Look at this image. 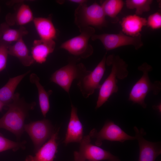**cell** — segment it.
Segmentation results:
<instances>
[{"label":"cell","mask_w":161,"mask_h":161,"mask_svg":"<svg viewBox=\"0 0 161 161\" xmlns=\"http://www.w3.org/2000/svg\"><path fill=\"white\" fill-rule=\"evenodd\" d=\"M35 105V102L27 103L18 93H15L12 102L7 106V111L0 118V129L10 131L20 139L24 131L25 118Z\"/></svg>","instance_id":"1"},{"label":"cell","mask_w":161,"mask_h":161,"mask_svg":"<svg viewBox=\"0 0 161 161\" xmlns=\"http://www.w3.org/2000/svg\"><path fill=\"white\" fill-rule=\"evenodd\" d=\"M106 64L112 66L111 72L101 85L95 106L97 109L102 106L113 93L118 90L117 79H123L127 77L129 74L128 64L119 56L112 54L106 58Z\"/></svg>","instance_id":"2"},{"label":"cell","mask_w":161,"mask_h":161,"mask_svg":"<svg viewBox=\"0 0 161 161\" xmlns=\"http://www.w3.org/2000/svg\"><path fill=\"white\" fill-rule=\"evenodd\" d=\"M152 67L146 63L139 66L138 69L143 72L140 78L132 87L129 93V100L140 105L145 109L147 104L145 100L148 93L152 92L155 95H158L161 90V83L159 80L151 82L149 72L152 70Z\"/></svg>","instance_id":"3"},{"label":"cell","mask_w":161,"mask_h":161,"mask_svg":"<svg viewBox=\"0 0 161 161\" xmlns=\"http://www.w3.org/2000/svg\"><path fill=\"white\" fill-rule=\"evenodd\" d=\"M74 16L75 22L80 31L88 27L100 29L107 25L102 8L96 2L89 5L86 3L79 4L75 10Z\"/></svg>","instance_id":"4"},{"label":"cell","mask_w":161,"mask_h":161,"mask_svg":"<svg viewBox=\"0 0 161 161\" xmlns=\"http://www.w3.org/2000/svg\"><path fill=\"white\" fill-rule=\"evenodd\" d=\"M80 59L75 57L65 66L55 71L50 78L51 81L57 84L69 94L73 81L77 80L87 74L89 70L79 63Z\"/></svg>","instance_id":"5"},{"label":"cell","mask_w":161,"mask_h":161,"mask_svg":"<svg viewBox=\"0 0 161 161\" xmlns=\"http://www.w3.org/2000/svg\"><path fill=\"white\" fill-rule=\"evenodd\" d=\"M79 35L63 43L60 48L67 51L75 57L86 59L93 53V47L89 43V39L95 34V30L92 27H88L80 31Z\"/></svg>","instance_id":"6"},{"label":"cell","mask_w":161,"mask_h":161,"mask_svg":"<svg viewBox=\"0 0 161 161\" xmlns=\"http://www.w3.org/2000/svg\"><path fill=\"white\" fill-rule=\"evenodd\" d=\"M78 151L74 153L73 161H120L118 157L91 143L89 135L83 136Z\"/></svg>","instance_id":"7"},{"label":"cell","mask_w":161,"mask_h":161,"mask_svg":"<svg viewBox=\"0 0 161 161\" xmlns=\"http://www.w3.org/2000/svg\"><path fill=\"white\" fill-rule=\"evenodd\" d=\"M91 39L93 41L100 40L107 51L128 45H131L135 49L138 50L143 45L141 34L137 36H131L122 31L117 34H95Z\"/></svg>","instance_id":"8"},{"label":"cell","mask_w":161,"mask_h":161,"mask_svg":"<svg viewBox=\"0 0 161 161\" xmlns=\"http://www.w3.org/2000/svg\"><path fill=\"white\" fill-rule=\"evenodd\" d=\"M106 52L101 60L92 71H90L78 80L77 86L84 98H88L94 93L96 89L100 88V82L106 70Z\"/></svg>","instance_id":"9"},{"label":"cell","mask_w":161,"mask_h":161,"mask_svg":"<svg viewBox=\"0 0 161 161\" xmlns=\"http://www.w3.org/2000/svg\"><path fill=\"white\" fill-rule=\"evenodd\" d=\"M89 135L91 138L96 139L95 144L98 146L101 145L104 140L123 142L126 140H136L135 136L128 135L111 121L106 122L99 131L95 129H92Z\"/></svg>","instance_id":"10"},{"label":"cell","mask_w":161,"mask_h":161,"mask_svg":"<svg viewBox=\"0 0 161 161\" xmlns=\"http://www.w3.org/2000/svg\"><path fill=\"white\" fill-rule=\"evenodd\" d=\"M24 129L32 142L35 153L55 132L50 122L46 119L25 124Z\"/></svg>","instance_id":"11"},{"label":"cell","mask_w":161,"mask_h":161,"mask_svg":"<svg viewBox=\"0 0 161 161\" xmlns=\"http://www.w3.org/2000/svg\"><path fill=\"white\" fill-rule=\"evenodd\" d=\"M135 137L139 147L138 161H155L161 153V144L160 142H153L147 140L144 138L146 133L143 128L139 129L134 126Z\"/></svg>","instance_id":"12"},{"label":"cell","mask_w":161,"mask_h":161,"mask_svg":"<svg viewBox=\"0 0 161 161\" xmlns=\"http://www.w3.org/2000/svg\"><path fill=\"white\" fill-rule=\"evenodd\" d=\"M58 131V129L55 131L48 141L35 153L34 156H28L24 161H54L57 152Z\"/></svg>","instance_id":"13"},{"label":"cell","mask_w":161,"mask_h":161,"mask_svg":"<svg viewBox=\"0 0 161 161\" xmlns=\"http://www.w3.org/2000/svg\"><path fill=\"white\" fill-rule=\"evenodd\" d=\"M70 117L64 143L66 145L71 143H80L83 136V129L77 114V109L72 103Z\"/></svg>","instance_id":"14"},{"label":"cell","mask_w":161,"mask_h":161,"mask_svg":"<svg viewBox=\"0 0 161 161\" xmlns=\"http://www.w3.org/2000/svg\"><path fill=\"white\" fill-rule=\"evenodd\" d=\"M56 44L54 40H35L31 49V55L35 62L42 64L54 51Z\"/></svg>","instance_id":"15"},{"label":"cell","mask_w":161,"mask_h":161,"mask_svg":"<svg viewBox=\"0 0 161 161\" xmlns=\"http://www.w3.org/2000/svg\"><path fill=\"white\" fill-rule=\"evenodd\" d=\"M147 19L136 15H129L123 17L120 24L122 32L127 35L137 36L141 34L143 27L147 25Z\"/></svg>","instance_id":"16"},{"label":"cell","mask_w":161,"mask_h":161,"mask_svg":"<svg viewBox=\"0 0 161 161\" xmlns=\"http://www.w3.org/2000/svg\"><path fill=\"white\" fill-rule=\"evenodd\" d=\"M32 22L40 39L54 40L56 38L57 31L50 16L35 17Z\"/></svg>","instance_id":"17"},{"label":"cell","mask_w":161,"mask_h":161,"mask_svg":"<svg viewBox=\"0 0 161 161\" xmlns=\"http://www.w3.org/2000/svg\"><path fill=\"white\" fill-rule=\"evenodd\" d=\"M8 52L9 55L17 58L24 66H30L35 62L23 38L13 45H9Z\"/></svg>","instance_id":"18"},{"label":"cell","mask_w":161,"mask_h":161,"mask_svg":"<svg viewBox=\"0 0 161 161\" xmlns=\"http://www.w3.org/2000/svg\"><path fill=\"white\" fill-rule=\"evenodd\" d=\"M30 72L29 70L23 74L10 78L6 84L0 89V100L5 106H7L12 102L17 86Z\"/></svg>","instance_id":"19"},{"label":"cell","mask_w":161,"mask_h":161,"mask_svg":"<svg viewBox=\"0 0 161 161\" xmlns=\"http://www.w3.org/2000/svg\"><path fill=\"white\" fill-rule=\"evenodd\" d=\"M34 17L33 13L29 6L22 3L18 7L16 12L8 16V23L11 25L15 24L23 26L32 21Z\"/></svg>","instance_id":"20"},{"label":"cell","mask_w":161,"mask_h":161,"mask_svg":"<svg viewBox=\"0 0 161 161\" xmlns=\"http://www.w3.org/2000/svg\"><path fill=\"white\" fill-rule=\"evenodd\" d=\"M31 83L36 86L38 91L39 104L43 116L45 117L50 108L49 97L52 93V90L47 91L40 82V79L35 73L30 76Z\"/></svg>","instance_id":"21"},{"label":"cell","mask_w":161,"mask_h":161,"mask_svg":"<svg viewBox=\"0 0 161 161\" xmlns=\"http://www.w3.org/2000/svg\"><path fill=\"white\" fill-rule=\"evenodd\" d=\"M124 5L122 0H106L102 1L101 5L106 16L111 18L113 22L118 21L117 17Z\"/></svg>","instance_id":"22"},{"label":"cell","mask_w":161,"mask_h":161,"mask_svg":"<svg viewBox=\"0 0 161 161\" xmlns=\"http://www.w3.org/2000/svg\"><path fill=\"white\" fill-rule=\"evenodd\" d=\"M4 26L1 32V38L2 41L5 42L9 43L16 42L28 33L24 26H21L18 29H14L10 28L7 25Z\"/></svg>","instance_id":"23"},{"label":"cell","mask_w":161,"mask_h":161,"mask_svg":"<svg viewBox=\"0 0 161 161\" xmlns=\"http://www.w3.org/2000/svg\"><path fill=\"white\" fill-rule=\"evenodd\" d=\"M152 0H126L127 7L130 9H135V14L140 16L143 13L149 11Z\"/></svg>","instance_id":"24"},{"label":"cell","mask_w":161,"mask_h":161,"mask_svg":"<svg viewBox=\"0 0 161 161\" xmlns=\"http://www.w3.org/2000/svg\"><path fill=\"white\" fill-rule=\"evenodd\" d=\"M25 141L15 142L8 139L0 134V152L12 149L16 151L20 148H24Z\"/></svg>","instance_id":"25"},{"label":"cell","mask_w":161,"mask_h":161,"mask_svg":"<svg viewBox=\"0 0 161 161\" xmlns=\"http://www.w3.org/2000/svg\"><path fill=\"white\" fill-rule=\"evenodd\" d=\"M2 42L0 43V72L6 67L9 55V43Z\"/></svg>","instance_id":"26"},{"label":"cell","mask_w":161,"mask_h":161,"mask_svg":"<svg viewBox=\"0 0 161 161\" xmlns=\"http://www.w3.org/2000/svg\"><path fill=\"white\" fill-rule=\"evenodd\" d=\"M147 25L152 29L156 30L161 27V14L157 12L150 15L147 19Z\"/></svg>","instance_id":"27"},{"label":"cell","mask_w":161,"mask_h":161,"mask_svg":"<svg viewBox=\"0 0 161 161\" xmlns=\"http://www.w3.org/2000/svg\"><path fill=\"white\" fill-rule=\"evenodd\" d=\"M69 1L78 4H79L86 3V1L84 0H69Z\"/></svg>","instance_id":"28"},{"label":"cell","mask_w":161,"mask_h":161,"mask_svg":"<svg viewBox=\"0 0 161 161\" xmlns=\"http://www.w3.org/2000/svg\"><path fill=\"white\" fill-rule=\"evenodd\" d=\"M153 108L154 109L158 110L160 112H161V104H159L157 106H153Z\"/></svg>","instance_id":"29"},{"label":"cell","mask_w":161,"mask_h":161,"mask_svg":"<svg viewBox=\"0 0 161 161\" xmlns=\"http://www.w3.org/2000/svg\"><path fill=\"white\" fill-rule=\"evenodd\" d=\"M5 106V105L0 100V112L2 110Z\"/></svg>","instance_id":"30"},{"label":"cell","mask_w":161,"mask_h":161,"mask_svg":"<svg viewBox=\"0 0 161 161\" xmlns=\"http://www.w3.org/2000/svg\"></svg>","instance_id":"31"}]
</instances>
